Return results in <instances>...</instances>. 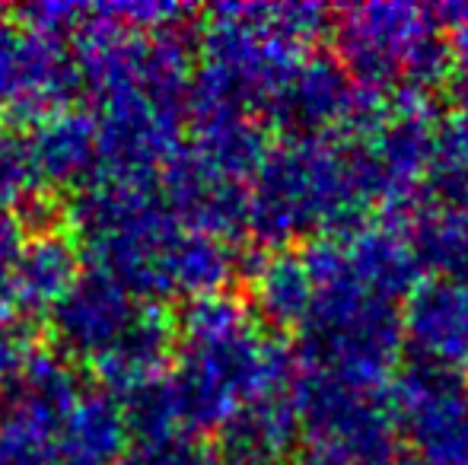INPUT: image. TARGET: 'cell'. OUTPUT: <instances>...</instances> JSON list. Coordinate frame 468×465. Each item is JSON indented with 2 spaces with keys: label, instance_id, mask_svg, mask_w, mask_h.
I'll return each instance as SVG.
<instances>
[{
  "label": "cell",
  "instance_id": "6da1fadb",
  "mask_svg": "<svg viewBox=\"0 0 468 465\" xmlns=\"http://www.w3.org/2000/svg\"><path fill=\"white\" fill-rule=\"evenodd\" d=\"M300 364L281 338L246 329L239 335L204 344H179L173 383L182 417L191 430H220L229 417L259 396L290 392Z\"/></svg>",
  "mask_w": 468,
  "mask_h": 465
},
{
  "label": "cell",
  "instance_id": "7a4b0ae2",
  "mask_svg": "<svg viewBox=\"0 0 468 465\" xmlns=\"http://www.w3.org/2000/svg\"><path fill=\"white\" fill-rule=\"evenodd\" d=\"M392 415L431 465H468V389L452 370L414 364L392 386Z\"/></svg>",
  "mask_w": 468,
  "mask_h": 465
},
{
  "label": "cell",
  "instance_id": "3957f363",
  "mask_svg": "<svg viewBox=\"0 0 468 465\" xmlns=\"http://www.w3.org/2000/svg\"><path fill=\"white\" fill-rule=\"evenodd\" d=\"M160 198L191 233H207L229 246L252 233V188L207 166L188 141L163 163Z\"/></svg>",
  "mask_w": 468,
  "mask_h": 465
},
{
  "label": "cell",
  "instance_id": "277c9868",
  "mask_svg": "<svg viewBox=\"0 0 468 465\" xmlns=\"http://www.w3.org/2000/svg\"><path fill=\"white\" fill-rule=\"evenodd\" d=\"M357 87H351L341 61L309 55L261 106V115L287 134V141H319L332 128H351L357 109Z\"/></svg>",
  "mask_w": 468,
  "mask_h": 465
},
{
  "label": "cell",
  "instance_id": "5b68a950",
  "mask_svg": "<svg viewBox=\"0 0 468 465\" xmlns=\"http://www.w3.org/2000/svg\"><path fill=\"white\" fill-rule=\"evenodd\" d=\"M83 392L77 364L55 348H36L0 392V428L58 443Z\"/></svg>",
  "mask_w": 468,
  "mask_h": 465
},
{
  "label": "cell",
  "instance_id": "8992f818",
  "mask_svg": "<svg viewBox=\"0 0 468 465\" xmlns=\"http://www.w3.org/2000/svg\"><path fill=\"white\" fill-rule=\"evenodd\" d=\"M137 306L141 303L131 293H124L115 280L87 268L83 278L70 287V293L51 310L48 322H45L51 348L64 354L70 364L93 366L122 338Z\"/></svg>",
  "mask_w": 468,
  "mask_h": 465
},
{
  "label": "cell",
  "instance_id": "52a82bcc",
  "mask_svg": "<svg viewBox=\"0 0 468 465\" xmlns=\"http://www.w3.org/2000/svg\"><path fill=\"white\" fill-rule=\"evenodd\" d=\"M87 259L74 230L26 236L6 280V297L19 316L32 322H48L51 310L83 278Z\"/></svg>",
  "mask_w": 468,
  "mask_h": 465
},
{
  "label": "cell",
  "instance_id": "ba28073f",
  "mask_svg": "<svg viewBox=\"0 0 468 465\" xmlns=\"http://www.w3.org/2000/svg\"><path fill=\"white\" fill-rule=\"evenodd\" d=\"M176 354H179L176 310L163 303H141L122 338L93 364L96 386L122 398L137 386L169 376Z\"/></svg>",
  "mask_w": 468,
  "mask_h": 465
},
{
  "label": "cell",
  "instance_id": "9c48e42d",
  "mask_svg": "<svg viewBox=\"0 0 468 465\" xmlns=\"http://www.w3.org/2000/svg\"><path fill=\"white\" fill-rule=\"evenodd\" d=\"M401 329L418 364L456 373L468 364V287L452 278L418 284L408 297Z\"/></svg>",
  "mask_w": 468,
  "mask_h": 465
},
{
  "label": "cell",
  "instance_id": "30bf717a",
  "mask_svg": "<svg viewBox=\"0 0 468 465\" xmlns=\"http://www.w3.org/2000/svg\"><path fill=\"white\" fill-rule=\"evenodd\" d=\"M300 415L290 392L259 396L239 408L214 437L220 465H283L300 440Z\"/></svg>",
  "mask_w": 468,
  "mask_h": 465
},
{
  "label": "cell",
  "instance_id": "8fae6325",
  "mask_svg": "<svg viewBox=\"0 0 468 465\" xmlns=\"http://www.w3.org/2000/svg\"><path fill=\"white\" fill-rule=\"evenodd\" d=\"M42 179L51 192H83L102 175L96 112L64 109L29 131Z\"/></svg>",
  "mask_w": 468,
  "mask_h": 465
},
{
  "label": "cell",
  "instance_id": "7c38bea8",
  "mask_svg": "<svg viewBox=\"0 0 468 465\" xmlns=\"http://www.w3.org/2000/svg\"><path fill=\"white\" fill-rule=\"evenodd\" d=\"M131 449L122 398L102 386L87 389L55 447V465H122Z\"/></svg>",
  "mask_w": 468,
  "mask_h": 465
},
{
  "label": "cell",
  "instance_id": "4fadbf2b",
  "mask_svg": "<svg viewBox=\"0 0 468 465\" xmlns=\"http://www.w3.org/2000/svg\"><path fill=\"white\" fill-rule=\"evenodd\" d=\"M347 248V265L364 291L382 300L411 297L418 287L420 259L411 236L395 227H360L354 236L341 239Z\"/></svg>",
  "mask_w": 468,
  "mask_h": 465
},
{
  "label": "cell",
  "instance_id": "5bb4252c",
  "mask_svg": "<svg viewBox=\"0 0 468 465\" xmlns=\"http://www.w3.org/2000/svg\"><path fill=\"white\" fill-rule=\"evenodd\" d=\"M188 143L207 160L220 175L236 182H252L261 169L268 147V131L255 122L252 112H220L201 115L188 122Z\"/></svg>",
  "mask_w": 468,
  "mask_h": 465
},
{
  "label": "cell",
  "instance_id": "9a60e30c",
  "mask_svg": "<svg viewBox=\"0 0 468 465\" xmlns=\"http://www.w3.org/2000/svg\"><path fill=\"white\" fill-rule=\"evenodd\" d=\"M315 300V284L300 252L278 248L265 255L259 271L249 278V306L252 316L274 332L300 329Z\"/></svg>",
  "mask_w": 468,
  "mask_h": 465
},
{
  "label": "cell",
  "instance_id": "2e32d148",
  "mask_svg": "<svg viewBox=\"0 0 468 465\" xmlns=\"http://www.w3.org/2000/svg\"><path fill=\"white\" fill-rule=\"evenodd\" d=\"M173 297H207L223 293L239 280V248L207 233L182 230L169 255Z\"/></svg>",
  "mask_w": 468,
  "mask_h": 465
},
{
  "label": "cell",
  "instance_id": "e0dca14e",
  "mask_svg": "<svg viewBox=\"0 0 468 465\" xmlns=\"http://www.w3.org/2000/svg\"><path fill=\"white\" fill-rule=\"evenodd\" d=\"M255 316L246 297L236 291L207 293V297L186 300L176 312V329H179V344H204L220 342V338L239 335L252 329Z\"/></svg>",
  "mask_w": 468,
  "mask_h": 465
},
{
  "label": "cell",
  "instance_id": "ac0fdd59",
  "mask_svg": "<svg viewBox=\"0 0 468 465\" xmlns=\"http://www.w3.org/2000/svg\"><path fill=\"white\" fill-rule=\"evenodd\" d=\"M122 408H124V421H128L131 443L156 440V437L186 428L173 373L163 379H154V383L137 386L134 392L122 396Z\"/></svg>",
  "mask_w": 468,
  "mask_h": 465
},
{
  "label": "cell",
  "instance_id": "d6986e66",
  "mask_svg": "<svg viewBox=\"0 0 468 465\" xmlns=\"http://www.w3.org/2000/svg\"><path fill=\"white\" fill-rule=\"evenodd\" d=\"M42 188L48 185L32 150V134L0 122V211L13 214Z\"/></svg>",
  "mask_w": 468,
  "mask_h": 465
},
{
  "label": "cell",
  "instance_id": "ffe728a7",
  "mask_svg": "<svg viewBox=\"0 0 468 465\" xmlns=\"http://www.w3.org/2000/svg\"><path fill=\"white\" fill-rule=\"evenodd\" d=\"M122 465H220V456H217L214 437L179 428L156 440L131 443Z\"/></svg>",
  "mask_w": 468,
  "mask_h": 465
},
{
  "label": "cell",
  "instance_id": "44dd1931",
  "mask_svg": "<svg viewBox=\"0 0 468 465\" xmlns=\"http://www.w3.org/2000/svg\"><path fill=\"white\" fill-rule=\"evenodd\" d=\"M38 322L19 316L13 303L0 306V392L16 376V370L26 364L32 351L38 348Z\"/></svg>",
  "mask_w": 468,
  "mask_h": 465
},
{
  "label": "cell",
  "instance_id": "7402d4cb",
  "mask_svg": "<svg viewBox=\"0 0 468 465\" xmlns=\"http://www.w3.org/2000/svg\"><path fill=\"white\" fill-rule=\"evenodd\" d=\"M55 447L58 443L0 428V465H55Z\"/></svg>",
  "mask_w": 468,
  "mask_h": 465
},
{
  "label": "cell",
  "instance_id": "603a6c76",
  "mask_svg": "<svg viewBox=\"0 0 468 465\" xmlns=\"http://www.w3.org/2000/svg\"><path fill=\"white\" fill-rule=\"evenodd\" d=\"M290 465H354L347 449L332 440H306L293 453Z\"/></svg>",
  "mask_w": 468,
  "mask_h": 465
},
{
  "label": "cell",
  "instance_id": "cb8c5ba5",
  "mask_svg": "<svg viewBox=\"0 0 468 465\" xmlns=\"http://www.w3.org/2000/svg\"><path fill=\"white\" fill-rule=\"evenodd\" d=\"M23 239L26 236L19 230L16 217L0 211V287H6V280H10V268L23 248Z\"/></svg>",
  "mask_w": 468,
  "mask_h": 465
},
{
  "label": "cell",
  "instance_id": "d4e9b609",
  "mask_svg": "<svg viewBox=\"0 0 468 465\" xmlns=\"http://www.w3.org/2000/svg\"><path fill=\"white\" fill-rule=\"evenodd\" d=\"M433 16L440 19V26L452 29L456 36H468V4H450V6H437Z\"/></svg>",
  "mask_w": 468,
  "mask_h": 465
},
{
  "label": "cell",
  "instance_id": "484cf974",
  "mask_svg": "<svg viewBox=\"0 0 468 465\" xmlns=\"http://www.w3.org/2000/svg\"><path fill=\"white\" fill-rule=\"evenodd\" d=\"M399 465H431V462H424L420 456H414V460H401Z\"/></svg>",
  "mask_w": 468,
  "mask_h": 465
}]
</instances>
